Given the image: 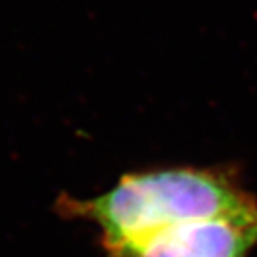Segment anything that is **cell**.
Masks as SVG:
<instances>
[{"mask_svg":"<svg viewBox=\"0 0 257 257\" xmlns=\"http://www.w3.org/2000/svg\"><path fill=\"white\" fill-rule=\"evenodd\" d=\"M60 207L96 226L106 257H119L176 224L257 211V199L231 171L178 166L126 174L93 198H62Z\"/></svg>","mask_w":257,"mask_h":257,"instance_id":"obj_1","label":"cell"},{"mask_svg":"<svg viewBox=\"0 0 257 257\" xmlns=\"http://www.w3.org/2000/svg\"><path fill=\"white\" fill-rule=\"evenodd\" d=\"M257 247V211L176 224L119 257H249Z\"/></svg>","mask_w":257,"mask_h":257,"instance_id":"obj_2","label":"cell"}]
</instances>
